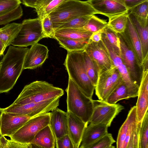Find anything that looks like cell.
Wrapping results in <instances>:
<instances>
[{
  "instance_id": "1",
  "label": "cell",
  "mask_w": 148,
  "mask_h": 148,
  "mask_svg": "<svg viewBox=\"0 0 148 148\" xmlns=\"http://www.w3.org/2000/svg\"><path fill=\"white\" fill-rule=\"evenodd\" d=\"M28 48L10 45L0 61V93L12 89L23 70Z\"/></svg>"
},
{
  "instance_id": "2",
  "label": "cell",
  "mask_w": 148,
  "mask_h": 148,
  "mask_svg": "<svg viewBox=\"0 0 148 148\" xmlns=\"http://www.w3.org/2000/svg\"><path fill=\"white\" fill-rule=\"evenodd\" d=\"M99 14L87 1L65 0L50 13L55 31L64 23L78 17Z\"/></svg>"
},
{
  "instance_id": "3",
  "label": "cell",
  "mask_w": 148,
  "mask_h": 148,
  "mask_svg": "<svg viewBox=\"0 0 148 148\" xmlns=\"http://www.w3.org/2000/svg\"><path fill=\"white\" fill-rule=\"evenodd\" d=\"M83 51H67L64 65L70 77L87 97L92 99L95 86L86 73Z\"/></svg>"
},
{
  "instance_id": "4",
  "label": "cell",
  "mask_w": 148,
  "mask_h": 148,
  "mask_svg": "<svg viewBox=\"0 0 148 148\" xmlns=\"http://www.w3.org/2000/svg\"><path fill=\"white\" fill-rule=\"evenodd\" d=\"M64 94L62 88L45 81H36L25 86L13 103H36L60 98Z\"/></svg>"
},
{
  "instance_id": "5",
  "label": "cell",
  "mask_w": 148,
  "mask_h": 148,
  "mask_svg": "<svg viewBox=\"0 0 148 148\" xmlns=\"http://www.w3.org/2000/svg\"><path fill=\"white\" fill-rule=\"evenodd\" d=\"M67 93V111L79 117L88 124L92 114V99L86 96L77 86L69 77Z\"/></svg>"
},
{
  "instance_id": "6",
  "label": "cell",
  "mask_w": 148,
  "mask_h": 148,
  "mask_svg": "<svg viewBox=\"0 0 148 148\" xmlns=\"http://www.w3.org/2000/svg\"><path fill=\"white\" fill-rule=\"evenodd\" d=\"M117 34L120 40L121 57L131 79L139 87L142 71V66L126 32L124 31L123 33Z\"/></svg>"
},
{
  "instance_id": "7",
  "label": "cell",
  "mask_w": 148,
  "mask_h": 148,
  "mask_svg": "<svg viewBox=\"0 0 148 148\" xmlns=\"http://www.w3.org/2000/svg\"><path fill=\"white\" fill-rule=\"evenodd\" d=\"M17 37L12 43L14 46L27 47L47 38L43 31L42 20L38 18L24 20Z\"/></svg>"
},
{
  "instance_id": "8",
  "label": "cell",
  "mask_w": 148,
  "mask_h": 148,
  "mask_svg": "<svg viewBox=\"0 0 148 148\" xmlns=\"http://www.w3.org/2000/svg\"><path fill=\"white\" fill-rule=\"evenodd\" d=\"M60 97L36 103L24 104H14L3 108V111L13 116L27 115L31 118L52 111L59 105Z\"/></svg>"
},
{
  "instance_id": "9",
  "label": "cell",
  "mask_w": 148,
  "mask_h": 148,
  "mask_svg": "<svg viewBox=\"0 0 148 148\" xmlns=\"http://www.w3.org/2000/svg\"><path fill=\"white\" fill-rule=\"evenodd\" d=\"M51 112L39 114L31 118L10 138L25 144H30L36 134L50 124Z\"/></svg>"
},
{
  "instance_id": "10",
  "label": "cell",
  "mask_w": 148,
  "mask_h": 148,
  "mask_svg": "<svg viewBox=\"0 0 148 148\" xmlns=\"http://www.w3.org/2000/svg\"><path fill=\"white\" fill-rule=\"evenodd\" d=\"M122 81L120 74L114 66L105 71L99 70L95 88L98 99L105 101Z\"/></svg>"
},
{
  "instance_id": "11",
  "label": "cell",
  "mask_w": 148,
  "mask_h": 148,
  "mask_svg": "<svg viewBox=\"0 0 148 148\" xmlns=\"http://www.w3.org/2000/svg\"><path fill=\"white\" fill-rule=\"evenodd\" d=\"M93 110L89 122L92 124H104L110 126L114 118L124 109L119 103L111 104L105 101L92 100Z\"/></svg>"
},
{
  "instance_id": "12",
  "label": "cell",
  "mask_w": 148,
  "mask_h": 148,
  "mask_svg": "<svg viewBox=\"0 0 148 148\" xmlns=\"http://www.w3.org/2000/svg\"><path fill=\"white\" fill-rule=\"evenodd\" d=\"M102 40L106 47L114 66L118 70L128 89L130 98L137 97L139 87L131 79L121 57L120 51L115 49L102 35Z\"/></svg>"
},
{
  "instance_id": "13",
  "label": "cell",
  "mask_w": 148,
  "mask_h": 148,
  "mask_svg": "<svg viewBox=\"0 0 148 148\" xmlns=\"http://www.w3.org/2000/svg\"><path fill=\"white\" fill-rule=\"evenodd\" d=\"M84 51L96 63L99 70L105 71L114 66L108 51L102 40L97 42L90 39Z\"/></svg>"
},
{
  "instance_id": "14",
  "label": "cell",
  "mask_w": 148,
  "mask_h": 148,
  "mask_svg": "<svg viewBox=\"0 0 148 148\" xmlns=\"http://www.w3.org/2000/svg\"><path fill=\"white\" fill-rule=\"evenodd\" d=\"M139 87L138 100L136 106L138 122H141L148 107V56L144 59Z\"/></svg>"
},
{
  "instance_id": "15",
  "label": "cell",
  "mask_w": 148,
  "mask_h": 148,
  "mask_svg": "<svg viewBox=\"0 0 148 148\" xmlns=\"http://www.w3.org/2000/svg\"><path fill=\"white\" fill-rule=\"evenodd\" d=\"M31 118L27 115H11L3 112L0 118L1 135L9 137L12 135Z\"/></svg>"
},
{
  "instance_id": "16",
  "label": "cell",
  "mask_w": 148,
  "mask_h": 148,
  "mask_svg": "<svg viewBox=\"0 0 148 148\" xmlns=\"http://www.w3.org/2000/svg\"><path fill=\"white\" fill-rule=\"evenodd\" d=\"M48 52L44 45L37 43L32 45L26 54L23 70L35 69L42 66L48 58Z\"/></svg>"
},
{
  "instance_id": "17",
  "label": "cell",
  "mask_w": 148,
  "mask_h": 148,
  "mask_svg": "<svg viewBox=\"0 0 148 148\" xmlns=\"http://www.w3.org/2000/svg\"><path fill=\"white\" fill-rule=\"evenodd\" d=\"M86 1L99 14L108 18L128 11L125 6L114 0H88Z\"/></svg>"
},
{
  "instance_id": "18",
  "label": "cell",
  "mask_w": 148,
  "mask_h": 148,
  "mask_svg": "<svg viewBox=\"0 0 148 148\" xmlns=\"http://www.w3.org/2000/svg\"><path fill=\"white\" fill-rule=\"evenodd\" d=\"M68 134L75 148H78L81 144L83 134L88 124L79 117L67 111Z\"/></svg>"
},
{
  "instance_id": "19",
  "label": "cell",
  "mask_w": 148,
  "mask_h": 148,
  "mask_svg": "<svg viewBox=\"0 0 148 148\" xmlns=\"http://www.w3.org/2000/svg\"><path fill=\"white\" fill-rule=\"evenodd\" d=\"M128 17L140 40L144 59L148 55V18H141L129 12Z\"/></svg>"
},
{
  "instance_id": "20",
  "label": "cell",
  "mask_w": 148,
  "mask_h": 148,
  "mask_svg": "<svg viewBox=\"0 0 148 148\" xmlns=\"http://www.w3.org/2000/svg\"><path fill=\"white\" fill-rule=\"evenodd\" d=\"M50 125L56 138L68 134L67 112L57 108L52 111Z\"/></svg>"
},
{
  "instance_id": "21",
  "label": "cell",
  "mask_w": 148,
  "mask_h": 148,
  "mask_svg": "<svg viewBox=\"0 0 148 148\" xmlns=\"http://www.w3.org/2000/svg\"><path fill=\"white\" fill-rule=\"evenodd\" d=\"M108 127L104 124L90 123L84 130L79 148H88L108 132Z\"/></svg>"
},
{
  "instance_id": "22",
  "label": "cell",
  "mask_w": 148,
  "mask_h": 148,
  "mask_svg": "<svg viewBox=\"0 0 148 148\" xmlns=\"http://www.w3.org/2000/svg\"><path fill=\"white\" fill-rule=\"evenodd\" d=\"M32 148H54L56 138L50 124L40 130L31 143Z\"/></svg>"
},
{
  "instance_id": "23",
  "label": "cell",
  "mask_w": 148,
  "mask_h": 148,
  "mask_svg": "<svg viewBox=\"0 0 148 148\" xmlns=\"http://www.w3.org/2000/svg\"><path fill=\"white\" fill-rule=\"evenodd\" d=\"M22 27L21 24L12 23L6 24L0 28V39L5 50L12 44L17 36Z\"/></svg>"
},
{
  "instance_id": "24",
  "label": "cell",
  "mask_w": 148,
  "mask_h": 148,
  "mask_svg": "<svg viewBox=\"0 0 148 148\" xmlns=\"http://www.w3.org/2000/svg\"><path fill=\"white\" fill-rule=\"evenodd\" d=\"M125 31L127 34L138 60L142 66L144 60L141 43L135 29L128 17Z\"/></svg>"
},
{
  "instance_id": "25",
  "label": "cell",
  "mask_w": 148,
  "mask_h": 148,
  "mask_svg": "<svg viewBox=\"0 0 148 148\" xmlns=\"http://www.w3.org/2000/svg\"><path fill=\"white\" fill-rule=\"evenodd\" d=\"M54 31V39L57 38L77 39L89 38L92 33L83 28L62 29Z\"/></svg>"
},
{
  "instance_id": "26",
  "label": "cell",
  "mask_w": 148,
  "mask_h": 148,
  "mask_svg": "<svg viewBox=\"0 0 148 148\" xmlns=\"http://www.w3.org/2000/svg\"><path fill=\"white\" fill-rule=\"evenodd\" d=\"M137 120L136 107L134 106L129 111L127 117L120 128L116 141V147L122 148L126 135L130 127Z\"/></svg>"
},
{
  "instance_id": "27",
  "label": "cell",
  "mask_w": 148,
  "mask_h": 148,
  "mask_svg": "<svg viewBox=\"0 0 148 148\" xmlns=\"http://www.w3.org/2000/svg\"><path fill=\"white\" fill-rule=\"evenodd\" d=\"M56 39L60 47L67 51H84L90 41L89 38L77 39L64 38H57Z\"/></svg>"
},
{
  "instance_id": "28",
  "label": "cell",
  "mask_w": 148,
  "mask_h": 148,
  "mask_svg": "<svg viewBox=\"0 0 148 148\" xmlns=\"http://www.w3.org/2000/svg\"><path fill=\"white\" fill-rule=\"evenodd\" d=\"M128 13V11L108 18V26L116 33H123L126 27Z\"/></svg>"
},
{
  "instance_id": "29",
  "label": "cell",
  "mask_w": 148,
  "mask_h": 148,
  "mask_svg": "<svg viewBox=\"0 0 148 148\" xmlns=\"http://www.w3.org/2000/svg\"><path fill=\"white\" fill-rule=\"evenodd\" d=\"M83 55L87 74L92 83L95 86L98 77L99 68L96 63L84 51H83Z\"/></svg>"
},
{
  "instance_id": "30",
  "label": "cell",
  "mask_w": 148,
  "mask_h": 148,
  "mask_svg": "<svg viewBox=\"0 0 148 148\" xmlns=\"http://www.w3.org/2000/svg\"><path fill=\"white\" fill-rule=\"evenodd\" d=\"M65 0H42L35 8L38 18L42 20Z\"/></svg>"
},
{
  "instance_id": "31",
  "label": "cell",
  "mask_w": 148,
  "mask_h": 148,
  "mask_svg": "<svg viewBox=\"0 0 148 148\" xmlns=\"http://www.w3.org/2000/svg\"><path fill=\"white\" fill-rule=\"evenodd\" d=\"M130 98L126 85L122 81L114 89L105 101L111 104H114L119 101Z\"/></svg>"
},
{
  "instance_id": "32",
  "label": "cell",
  "mask_w": 148,
  "mask_h": 148,
  "mask_svg": "<svg viewBox=\"0 0 148 148\" xmlns=\"http://www.w3.org/2000/svg\"><path fill=\"white\" fill-rule=\"evenodd\" d=\"M107 24L108 23L105 20L100 19L93 15L83 28L93 33L103 29L107 26Z\"/></svg>"
},
{
  "instance_id": "33",
  "label": "cell",
  "mask_w": 148,
  "mask_h": 148,
  "mask_svg": "<svg viewBox=\"0 0 148 148\" xmlns=\"http://www.w3.org/2000/svg\"><path fill=\"white\" fill-rule=\"evenodd\" d=\"M138 148H148V112L142 121L139 135Z\"/></svg>"
},
{
  "instance_id": "34",
  "label": "cell",
  "mask_w": 148,
  "mask_h": 148,
  "mask_svg": "<svg viewBox=\"0 0 148 148\" xmlns=\"http://www.w3.org/2000/svg\"><path fill=\"white\" fill-rule=\"evenodd\" d=\"M92 15L81 16L73 19L62 24L54 31L62 29L83 28L87 23Z\"/></svg>"
},
{
  "instance_id": "35",
  "label": "cell",
  "mask_w": 148,
  "mask_h": 148,
  "mask_svg": "<svg viewBox=\"0 0 148 148\" xmlns=\"http://www.w3.org/2000/svg\"><path fill=\"white\" fill-rule=\"evenodd\" d=\"M102 34L116 50L120 51V40L117 33L107 26L102 30Z\"/></svg>"
},
{
  "instance_id": "36",
  "label": "cell",
  "mask_w": 148,
  "mask_h": 148,
  "mask_svg": "<svg viewBox=\"0 0 148 148\" xmlns=\"http://www.w3.org/2000/svg\"><path fill=\"white\" fill-rule=\"evenodd\" d=\"M115 142L112 134L108 132L88 148H114L112 145Z\"/></svg>"
},
{
  "instance_id": "37",
  "label": "cell",
  "mask_w": 148,
  "mask_h": 148,
  "mask_svg": "<svg viewBox=\"0 0 148 148\" xmlns=\"http://www.w3.org/2000/svg\"><path fill=\"white\" fill-rule=\"evenodd\" d=\"M141 122L136 121L133 123L127 148H138L139 135Z\"/></svg>"
},
{
  "instance_id": "38",
  "label": "cell",
  "mask_w": 148,
  "mask_h": 148,
  "mask_svg": "<svg viewBox=\"0 0 148 148\" xmlns=\"http://www.w3.org/2000/svg\"><path fill=\"white\" fill-rule=\"evenodd\" d=\"M23 15V10L20 5L11 12L0 16V25H5L20 18Z\"/></svg>"
},
{
  "instance_id": "39",
  "label": "cell",
  "mask_w": 148,
  "mask_h": 148,
  "mask_svg": "<svg viewBox=\"0 0 148 148\" xmlns=\"http://www.w3.org/2000/svg\"><path fill=\"white\" fill-rule=\"evenodd\" d=\"M21 3V0H0V16L16 9Z\"/></svg>"
},
{
  "instance_id": "40",
  "label": "cell",
  "mask_w": 148,
  "mask_h": 148,
  "mask_svg": "<svg viewBox=\"0 0 148 148\" xmlns=\"http://www.w3.org/2000/svg\"><path fill=\"white\" fill-rule=\"evenodd\" d=\"M128 12L141 18H148V0L135 5L129 10Z\"/></svg>"
},
{
  "instance_id": "41",
  "label": "cell",
  "mask_w": 148,
  "mask_h": 148,
  "mask_svg": "<svg viewBox=\"0 0 148 148\" xmlns=\"http://www.w3.org/2000/svg\"><path fill=\"white\" fill-rule=\"evenodd\" d=\"M2 136L0 138V148H31V144L23 143Z\"/></svg>"
},
{
  "instance_id": "42",
  "label": "cell",
  "mask_w": 148,
  "mask_h": 148,
  "mask_svg": "<svg viewBox=\"0 0 148 148\" xmlns=\"http://www.w3.org/2000/svg\"><path fill=\"white\" fill-rule=\"evenodd\" d=\"M42 25L43 31L47 38H54L55 31L52 23L48 15L42 20Z\"/></svg>"
},
{
  "instance_id": "43",
  "label": "cell",
  "mask_w": 148,
  "mask_h": 148,
  "mask_svg": "<svg viewBox=\"0 0 148 148\" xmlns=\"http://www.w3.org/2000/svg\"><path fill=\"white\" fill-rule=\"evenodd\" d=\"M56 146L57 148H75L68 134L56 139Z\"/></svg>"
},
{
  "instance_id": "44",
  "label": "cell",
  "mask_w": 148,
  "mask_h": 148,
  "mask_svg": "<svg viewBox=\"0 0 148 148\" xmlns=\"http://www.w3.org/2000/svg\"><path fill=\"white\" fill-rule=\"evenodd\" d=\"M125 6L128 10L139 3L146 0H114Z\"/></svg>"
},
{
  "instance_id": "45",
  "label": "cell",
  "mask_w": 148,
  "mask_h": 148,
  "mask_svg": "<svg viewBox=\"0 0 148 148\" xmlns=\"http://www.w3.org/2000/svg\"><path fill=\"white\" fill-rule=\"evenodd\" d=\"M21 2L25 6L36 8L42 0H21Z\"/></svg>"
},
{
  "instance_id": "46",
  "label": "cell",
  "mask_w": 148,
  "mask_h": 148,
  "mask_svg": "<svg viewBox=\"0 0 148 148\" xmlns=\"http://www.w3.org/2000/svg\"><path fill=\"white\" fill-rule=\"evenodd\" d=\"M102 30L93 33L89 39L92 41L98 42L102 40Z\"/></svg>"
},
{
  "instance_id": "47",
  "label": "cell",
  "mask_w": 148,
  "mask_h": 148,
  "mask_svg": "<svg viewBox=\"0 0 148 148\" xmlns=\"http://www.w3.org/2000/svg\"><path fill=\"white\" fill-rule=\"evenodd\" d=\"M5 50L4 45L0 39V56L2 55H3Z\"/></svg>"
},
{
  "instance_id": "48",
  "label": "cell",
  "mask_w": 148,
  "mask_h": 148,
  "mask_svg": "<svg viewBox=\"0 0 148 148\" xmlns=\"http://www.w3.org/2000/svg\"><path fill=\"white\" fill-rule=\"evenodd\" d=\"M3 108H0V118L1 115V114L3 112ZM1 136H2V135H1V133H0V138Z\"/></svg>"
},
{
  "instance_id": "49",
  "label": "cell",
  "mask_w": 148,
  "mask_h": 148,
  "mask_svg": "<svg viewBox=\"0 0 148 148\" xmlns=\"http://www.w3.org/2000/svg\"><path fill=\"white\" fill-rule=\"evenodd\" d=\"M1 62H0V67H1Z\"/></svg>"
}]
</instances>
